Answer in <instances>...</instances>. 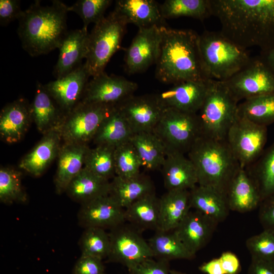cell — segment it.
<instances>
[{
    "mask_svg": "<svg viewBox=\"0 0 274 274\" xmlns=\"http://www.w3.org/2000/svg\"><path fill=\"white\" fill-rule=\"evenodd\" d=\"M161 169L167 191L190 190L198 185L195 167L184 154L167 153Z\"/></svg>",
    "mask_w": 274,
    "mask_h": 274,
    "instance_id": "cb8c5ba5",
    "label": "cell"
},
{
    "mask_svg": "<svg viewBox=\"0 0 274 274\" xmlns=\"http://www.w3.org/2000/svg\"><path fill=\"white\" fill-rule=\"evenodd\" d=\"M255 183L261 201L274 193V142L252 164L245 168Z\"/></svg>",
    "mask_w": 274,
    "mask_h": 274,
    "instance_id": "d590c367",
    "label": "cell"
},
{
    "mask_svg": "<svg viewBox=\"0 0 274 274\" xmlns=\"http://www.w3.org/2000/svg\"><path fill=\"white\" fill-rule=\"evenodd\" d=\"M169 274H186L180 271H178L175 270H170Z\"/></svg>",
    "mask_w": 274,
    "mask_h": 274,
    "instance_id": "db71d44e",
    "label": "cell"
},
{
    "mask_svg": "<svg viewBox=\"0 0 274 274\" xmlns=\"http://www.w3.org/2000/svg\"><path fill=\"white\" fill-rule=\"evenodd\" d=\"M86 85L82 102L116 106L134 95L136 83L105 72L92 77Z\"/></svg>",
    "mask_w": 274,
    "mask_h": 274,
    "instance_id": "4fadbf2b",
    "label": "cell"
},
{
    "mask_svg": "<svg viewBox=\"0 0 274 274\" xmlns=\"http://www.w3.org/2000/svg\"><path fill=\"white\" fill-rule=\"evenodd\" d=\"M110 181L101 178L85 167L71 181L65 193L81 205L109 194Z\"/></svg>",
    "mask_w": 274,
    "mask_h": 274,
    "instance_id": "4dcf8cb0",
    "label": "cell"
},
{
    "mask_svg": "<svg viewBox=\"0 0 274 274\" xmlns=\"http://www.w3.org/2000/svg\"><path fill=\"white\" fill-rule=\"evenodd\" d=\"M161 40V26L139 28L125 52L124 60L126 72L129 74L142 73L155 64Z\"/></svg>",
    "mask_w": 274,
    "mask_h": 274,
    "instance_id": "5bb4252c",
    "label": "cell"
},
{
    "mask_svg": "<svg viewBox=\"0 0 274 274\" xmlns=\"http://www.w3.org/2000/svg\"><path fill=\"white\" fill-rule=\"evenodd\" d=\"M90 77L83 63L65 76L45 84L44 87L65 115L81 101Z\"/></svg>",
    "mask_w": 274,
    "mask_h": 274,
    "instance_id": "e0dca14e",
    "label": "cell"
},
{
    "mask_svg": "<svg viewBox=\"0 0 274 274\" xmlns=\"http://www.w3.org/2000/svg\"><path fill=\"white\" fill-rule=\"evenodd\" d=\"M259 218L264 229H274V193L262 200Z\"/></svg>",
    "mask_w": 274,
    "mask_h": 274,
    "instance_id": "c3c4849f",
    "label": "cell"
},
{
    "mask_svg": "<svg viewBox=\"0 0 274 274\" xmlns=\"http://www.w3.org/2000/svg\"><path fill=\"white\" fill-rule=\"evenodd\" d=\"M115 149V147L102 145L89 148L84 167L101 178L111 181L116 176Z\"/></svg>",
    "mask_w": 274,
    "mask_h": 274,
    "instance_id": "f35d334b",
    "label": "cell"
},
{
    "mask_svg": "<svg viewBox=\"0 0 274 274\" xmlns=\"http://www.w3.org/2000/svg\"><path fill=\"white\" fill-rule=\"evenodd\" d=\"M248 274H274V263L252 258Z\"/></svg>",
    "mask_w": 274,
    "mask_h": 274,
    "instance_id": "f907efd6",
    "label": "cell"
},
{
    "mask_svg": "<svg viewBox=\"0 0 274 274\" xmlns=\"http://www.w3.org/2000/svg\"><path fill=\"white\" fill-rule=\"evenodd\" d=\"M62 143L58 129L43 134L41 140L20 160L19 168L34 177L41 176L57 157Z\"/></svg>",
    "mask_w": 274,
    "mask_h": 274,
    "instance_id": "44dd1931",
    "label": "cell"
},
{
    "mask_svg": "<svg viewBox=\"0 0 274 274\" xmlns=\"http://www.w3.org/2000/svg\"><path fill=\"white\" fill-rule=\"evenodd\" d=\"M246 244L252 258L274 263V229H264L249 238Z\"/></svg>",
    "mask_w": 274,
    "mask_h": 274,
    "instance_id": "ee69618b",
    "label": "cell"
},
{
    "mask_svg": "<svg viewBox=\"0 0 274 274\" xmlns=\"http://www.w3.org/2000/svg\"><path fill=\"white\" fill-rule=\"evenodd\" d=\"M33 122L31 104L24 98L6 105L0 113V138L8 144L23 139Z\"/></svg>",
    "mask_w": 274,
    "mask_h": 274,
    "instance_id": "d6986e66",
    "label": "cell"
},
{
    "mask_svg": "<svg viewBox=\"0 0 274 274\" xmlns=\"http://www.w3.org/2000/svg\"><path fill=\"white\" fill-rule=\"evenodd\" d=\"M221 32L241 47L274 49V0H211Z\"/></svg>",
    "mask_w": 274,
    "mask_h": 274,
    "instance_id": "6da1fadb",
    "label": "cell"
},
{
    "mask_svg": "<svg viewBox=\"0 0 274 274\" xmlns=\"http://www.w3.org/2000/svg\"><path fill=\"white\" fill-rule=\"evenodd\" d=\"M160 8L164 19L189 17L203 21L212 16L211 0H166Z\"/></svg>",
    "mask_w": 274,
    "mask_h": 274,
    "instance_id": "74e56055",
    "label": "cell"
},
{
    "mask_svg": "<svg viewBox=\"0 0 274 274\" xmlns=\"http://www.w3.org/2000/svg\"><path fill=\"white\" fill-rule=\"evenodd\" d=\"M114 107L81 101L64 116L58 128L62 143L88 145Z\"/></svg>",
    "mask_w": 274,
    "mask_h": 274,
    "instance_id": "9c48e42d",
    "label": "cell"
},
{
    "mask_svg": "<svg viewBox=\"0 0 274 274\" xmlns=\"http://www.w3.org/2000/svg\"><path fill=\"white\" fill-rule=\"evenodd\" d=\"M260 57L274 73V49L267 53L261 54Z\"/></svg>",
    "mask_w": 274,
    "mask_h": 274,
    "instance_id": "f5cc1de1",
    "label": "cell"
},
{
    "mask_svg": "<svg viewBox=\"0 0 274 274\" xmlns=\"http://www.w3.org/2000/svg\"><path fill=\"white\" fill-rule=\"evenodd\" d=\"M88 30L68 31L59 47L58 60L53 70L56 79L61 78L79 67L87 52Z\"/></svg>",
    "mask_w": 274,
    "mask_h": 274,
    "instance_id": "ffe728a7",
    "label": "cell"
},
{
    "mask_svg": "<svg viewBox=\"0 0 274 274\" xmlns=\"http://www.w3.org/2000/svg\"><path fill=\"white\" fill-rule=\"evenodd\" d=\"M237 116L265 126L274 123V93L244 100L238 105Z\"/></svg>",
    "mask_w": 274,
    "mask_h": 274,
    "instance_id": "8d00e7d4",
    "label": "cell"
},
{
    "mask_svg": "<svg viewBox=\"0 0 274 274\" xmlns=\"http://www.w3.org/2000/svg\"><path fill=\"white\" fill-rule=\"evenodd\" d=\"M72 273L106 274L102 259L82 255L75 263Z\"/></svg>",
    "mask_w": 274,
    "mask_h": 274,
    "instance_id": "f6af8a7d",
    "label": "cell"
},
{
    "mask_svg": "<svg viewBox=\"0 0 274 274\" xmlns=\"http://www.w3.org/2000/svg\"><path fill=\"white\" fill-rule=\"evenodd\" d=\"M217 224L200 212L190 210L174 231L188 249L195 255L209 241Z\"/></svg>",
    "mask_w": 274,
    "mask_h": 274,
    "instance_id": "7402d4cb",
    "label": "cell"
},
{
    "mask_svg": "<svg viewBox=\"0 0 274 274\" xmlns=\"http://www.w3.org/2000/svg\"><path fill=\"white\" fill-rule=\"evenodd\" d=\"M67 7L58 0L47 6L36 1L23 11L17 32L22 47L30 56L46 54L59 48L68 31Z\"/></svg>",
    "mask_w": 274,
    "mask_h": 274,
    "instance_id": "3957f363",
    "label": "cell"
},
{
    "mask_svg": "<svg viewBox=\"0 0 274 274\" xmlns=\"http://www.w3.org/2000/svg\"><path fill=\"white\" fill-rule=\"evenodd\" d=\"M201 66L208 79L225 81L251 61L247 50L228 39L221 31L205 30L199 35Z\"/></svg>",
    "mask_w": 274,
    "mask_h": 274,
    "instance_id": "5b68a950",
    "label": "cell"
},
{
    "mask_svg": "<svg viewBox=\"0 0 274 274\" xmlns=\"http://www.w3.org/2000/svg\"><path fill=\"white\" fill-rule=\"evenodd\" d=\"M110 250L108 261L125 266L128 270L154 257L142 231L127 222L110 230Z\"/></svg>",
    "mask_w": 274,
    "mask_h": 274,
    "instance_id": "30bf717a",
    "label": "cell"
},
{
    "mask_svg": "<svg viewBox=\"0 0 274 274\" xmlns=\"http://www.w3.org/2000/svg\"><path fill=\"white\" fill-rule=\"evenodd\" d=\"M159 229L175 230L191 210L190 190L167 191L159 198Z\"/></svg>",
    "mask_w": 274,
    "mask_h": 274,
    "instance_id": "f1b7e54d",
    "label": "cell"
},
{
    "mask_svg": "<svg viewBox=\"0 0 274 274\" xmlns=\"http://www.w3.org/2000/svg\"><path fill=\"white\" fill-rule=\"evenodd\" d=\"M115 164L116 176L121 178H131L141 173V162L130 141L115 148Z\"/></svg>",
    "mask_w": 274,
    "mask_h": 274,
    "instance_id": "b9f144b4",
    "label": "cell"
},
{
    "mask_svg": "<svg viewBox=\"0 0 274 274\" xmlns=\"http://www.w3.org/2000/svg\"><path fill=\"white\" fill-rule=\"evenodd\" d=\"M154 192L155 186L151 178L140 173L131 178L115 176L110 181L109 195L125 209L141 197Z\"/></svg>",
    "mask_w": 274,
    "mask_h": 274,
    "instance_id": "83f0119b",
    "label": "cell"
},
{
    "mask_svg": "<svg viewBox=\"0 0 274 274\" xmlns=\"http://www.w3.org/2000/svg\"><path fill=\"white\" fill-rule=\"evenodd\" d=\"M159 198L155 192L138 199L124 209L126 222L143 231L159 229Z\"/></svg>",
    "mask_w": 274,
    "mask_h": 274,
    "instance_id": "1f68e13d",
    "label": "cell"
},
{
    "mask_svg": "<svg viewBox=\"0 0 274 274\" xmlns=\"http://www.w3.org/2000/svg\"><path fill=\"white\" fill-rule=\"evenodd\" d=\"M78 220L79 225L84 228L110 230L126 222L124 209L109 195L81 205Z\"/></svg>",
    "mask_w": 274,
    "mask_h": 274,
    "instance_id": "2e32d148",
    "label": "cell"
},
{
    "mask_svg": "<svg viewBox=\"0 0 274 274\" xmlns=\"http://www.w3.org/2000/svg\"><path fill=\"white\" fill-rule=\"evenodd\" d=\"M112 3L111 0H79L68 6L67 10L81 17L83 23L82 28L87 30L89 24H95L105 17L104 14Z\"/></svg>",
    "mask_w": 274,
    "mask_h": 274,
    "instance_id": "7bdbcfd3",
    "label": "cell"
},
{
    "mask_svg": "<svg viewBox=\"0 0 274 274\" xmlns=\"http://www.w3.org/2000/svg\"><path fill=\"white\" fill-rule=\"evenodd\" d=\"M130 142L139 157L142 167L149 171L161 168L166 156V150L153 132L134 133Z\"/></svg>",
    "mask_w": 274,
    "mask_h": 274,
    "instance_id": "836d02e7",
    "label": "cell"
},
{
    "mask_svg": "<svg viewBox=\"0 0 274 274\" xmlns=\"http://www.w3.org/2000/svg\"><path fill=\"white\" fill-rule=\"evenodd\" d=\"M31 110L32 121L43 135L58 129L65 116L44 85L38 81L35 97L31 103Z\"/></svg>",
    "mask_w": 274,
    "mask_h": 274,
    "instance_id": "484cf974",
    "label": "cell"
},
{
    "mask_svg": "<svg viewBox=\"0 0 274 274\" xmlns=\"http://www.w3.org/2000/svg\"><path fill=\"white\" fill-rule=\"evenodd\" d=\"M134 134L128 122L115 106L98 127L92 140L95 145L116 147L130 141Z\"/></svg>",
    "mask_w": 274,
    "mask_h": 274,
    "instance_id": "d6a6232c",
    "label": "cell"
},
{
    "mask_svg": "<svg viewBox=\"0 0 274 274\" xmlns=\"http://www.w3.org/2000/svg\"><path fill=\"white\" fill-rule=\"evenodd\" d=\"M187 155L195 167L198 185L226 195L231 180L241 168L226 140L201 135Z\"/></svg>",
    "mask_w": 274,
    "mask_h": 274,
    "instance_id": "277c9868",
    "label": "cell"
},
{
    "mask_svg": "<svg viewBox=\"0 0 274 274\" xmlns=\"http://www.w3.org/2000/svg\"><path fill=\"white\" fill-rule=\"evenodd\" d=\"M191 209L217 224L226 219L230 210L226 195L213 188L197 185L190 190Z\"/></svg>",
    "mask_w": 274,
    "mask_h": 274,
    "instance_id": "f546056e",
    "label": "cell"
},
{
    "mask_svg": "<svg viewBox=\"0 0 274 274\" xmlns=\"http://www.w3.org/2000/svg\"><path fill=\"white\" fill-rule=\"evenodd\" d=\"M23 11L20 7V1L1 0V25L6 26L16 19L18 20L21 17Z\"/></svg>",
    "mask_w": 274,
    "mask_h": 274,
    "instance_id": "7dc6e473",
    "label": "cell"
},
{
    "mask_svg": "<svg viewBox=\"0 0 274 274\" xmlns=\"http://www.w3.org/2000/svg\"><path fill=\"white\" fill-rule=\"evenodd\" d=\"M89 147L86 144L62 143L57 156V167L54 182L55 191L65 192L71 181L84 166Z\"/></svg>",
    "mask_w": 274,
    "mask_h": 274,
    "instance_id": "d4e9b609",
    "label": "cell"
},
{
    "mask_svg": "<svg viewBox=\"0 0 274 274\" xmlns=\"http://www.w3.org/2000/svg\"><path fill=\"white\" fill-rule=\"evenodd\" d=\"M154 257L168 262L175 259H192L195 255L182 243L174 230L155 231L148 241Z\"/></svg>",
    "mask_w": 274,
    "mask_h": 274,
    "instance_id": "e575fe53",
    "label": "cell"
},
{
    "mask_svg": "<svg viewBox=\"0 0 274 274\" xmlns=\"http://www.w3.org/2000/svg\"><path fill=\"white\" fill-rule=\"evenodd\" d=\"M116 106L134 133L153 132L165 109L157 94L133 95Z\"/></svg>",
    "mask_w": 274,
    "mask_h": 274,
    "instance_id": "9a60e30c",
    "label": "cell"
},
{
    "mask_svg": "<svg viewBox=\"0 0 274 274\" xmlns=\"http://www.w3.org/2000/svg\"><path fill=\"white\" fill-rule=\"evenodd\" d=\"M226 197L230 210L239 213L252 211L261 202L255 183L246 169L242 167L231 180Z\"/></svg>",
    "mask_w": 274,
    "mask_h": 274,
    "instance_id": "4316f807",
    "label": "cell"
},
{
    "mask_svg": "<svg viewBox=\"0 0 274 274\" xmlns=\"http://www.w3.org/2000/svg\"><path fill=\"white\" fill-rule=\"evenodd\" d=\"M113 11L127 24L139 28L165 26L160 5L154 0H117Z\"/></svg>",
    "mask_w": 274,
    "mask_h": 274,
    "instance_id": "603a6c76",
    "label": "cell"
},
{
    "mask_svg": "<svg viewBox=\"0 0 274 274\" xmlns=\"http://www.w3.org/2000/svg\"><path fill=\"white\" fill-rule=\"evenodd\" d=\"M224 82L238 101L274 93V73L260 56Z\"/></svg>",
    "mask_w": 274,
    "mask_h": 274,
    "instance_id": "7c38bea8",
    "label": "cell"
},
{
    "mask_svg": "<svg viewBox=\"0 0 274 274\" xmlns=\"http://www.w3.org/2000/svg\"><path fill=\"white\" fill-rule=\"evenodd\" d=\"M153 132L164 145L166 153L187 154L201 135L197 114L165 108Z\"/></svg>",
    "mask_w": 274,
    "mask_h": 274,
    "instance_id": "ba28073f",
    "label": "cell"
},
{
    "mask_svg": "<svg viewBox=\"0 0 274 274\" xmlns=\"http://www.w3.org/2000/svg\"><path fill=\"white\" fill-rule=\"evenodd\" d=\"M130 274H169L168 262L147 259L128 270Z\"/></svg>",
    "mask_w": 274,
    "mask_h": 274,
    "instance_id": "bcb514c9",
    "label": "cell"
},
{
    "mask_svg": "<svg viewBox=\"0 0 274 274\" xmlns=\"http://www.w3.org/2000/svg\"><path fill=\"white\" fill-rule=\"evenodd\" d=\"M238 102L224 81L209 79L205 98L197 113L201 135L226 140L237 117Z\"/></svg>",
    "mask_w": 274,
    "mask_h": 274,
    "instance_id": "8992f818",
    "label": "cell"
},
{
    "mask_svg": "<svg viewBox=\"0 0 274 274\" xmlns=\"http://www.w3.org/2000/svg\"><path fill=\"white\" fill-rule=\"evenodd\" d=\"M82 255L92 256L103 260L110 250V239L105 229L97 227L85 228L80 241Z\"/></svg>",
    "mask_w": 274,
    "mask_h": 274,
    "instance_id": "60d3db41",
    "label": "cell"
},
{
    "mask_svg": "<svg viewBox=\"0 0 274 274\" xmlns=\"http://www.w3.org/2000/svg\"><path fill=\"white\" fill-rule=\"evenodd\" d=\"M208 80L180 82L157 95L164 108L197 114L205 98Z\"/></svg>",
    "mask_w": 274,
    "mask_h": 274,
    "instance_id": "ac0fdd59",
    "label": "cell"
},
{
    "mask_svg": "<svg viewBox=\"0 0 274 274\" xmlns=\"http://www.w3.org/2000/svg\"><path fill=\"white\" fill-rule=\"evenodd\" d=\"M199 269L206 274H224L219 258L202 263Z\"/></svg>",
    "mask_w": 274,
    "mask_h": 274,
    "instance_id": "816d5d0a",
    "label": "cell"
},
{
    "mask_svg": "<svg viewBox=\"0 0 274 274\" xmlns=\"http://www.w3.org/2000/svg\"><path fill=\"white\" fill-rule=\"evenodd\" d=\"M161 40L155 77L165 84L208 80L200 57L199 35L189 29L161 26Z\"/></svg>",
    "mask_w": 274,
    "mask_h": 274,
    "instance_id": "7a4b0ae2",
    "label": "cell"
},
{
    "mask_svg": "<svg viewBox=\"0 0 274 274\" xmlns=\"http://www.w3.org/2000/svg\"><path fill=\"white\" fill-rule=\"evenodd\" d=\"M267 136V127L237 116L226 138L242 168H246L261 155Z\"/></svg>",
    "mask_w": 274,
    "mask_h": 274,
    "instance_id": "8fae6325",
    "label": "cell"
},
{
    "mask_svg": "<svg viewBox=\"0 0 274 274\" xmlns=\"http://www.w3.org/2000/svg\"><path fill=\"white\" fill-rule=\"evenodd\" d=\"M126 25L113 11L94 25L89 33L84 63L90 77L104 72L110 59L121 46Z\"/></svg>",
    "mask_w": 274,
    "mask_h": 274,
    "instance_id": "52a82bcc",
    "label": "cell"
},
{
    "mask_svg": "<svg viewBox=\"0 0 274 274\" xmlns=\"http://www.w3.org/2000/svg\"><path fill=\"white\" fill-rule=\"evenodd\" d=\"M22 172L11 166L0 168V201L5 204L25 203L27 193L22 184Z\"/></svg>",
    "mask_w": 274,
    "mask_h": 274,
    "instance_id": "ab89813d",
    "label": "cell"
},
{
    "mask_svg": "<svg viewBox=\"0 0 274 274\" xmlns=\"http://www.w3.org/2000/svg\"><path fill=\"white\" fill-rule=\"evenodd\" d=\"M224 274H238L241 265L238 258L230 252H223L219 258Z\"/></svg>",
    "mask_w": 274,
    "mask_h": 274,
    "instance_id": "681fc988",
    "label": "cell"
}]
</instances>
